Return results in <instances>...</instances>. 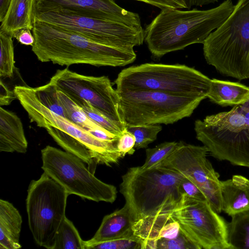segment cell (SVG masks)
Segmentation results:
<instances>
[{"label":"cell","mask_w":249,"mask_h":249,"mask_svg":"<svg viewBox=\"0 0 249 249\" xmlns=\"http://www.w3.org/2000/svg\"><path fill=\"white\" fill-rule=\"evenodd\" d=\"M126 125L173 124L190 117L202 99L148 90H117Z\"/></svg>","instance_id":"ba28073f"},{"label":"cell","mask_w":249,"mask_h":249,"mask_svg":"<svg viewBox=\"0 0 249 249\" xmlns=\"http://www.w3.org/2000/svg\"><path fill=\"white\" fill-rule=\"evenodd\" d=\"M32 51L42 62L61 66L88 64L97 67L124 66L136 58L134 49H124L93 42L57 25L35 18Z\"/></svg>","instance_id":"7a4b0ae2"},{"label":"cell","mask_w":249,"mask_h":249,"mask_svg":"<svg viewBox=\"0 0 249 249\" xmlns=\"http://www.w3.org/2000/svg\"><path fill=\"white\" fill-rule=\"evenodd\" d=\"M159 249H199L180 230L179 235L171 239H160L157 242Z\"/></svg>","instance_id":"4dcf8cb0"},{"label":"cell","mask_w":249,"mask_h":249,"mask_svg":"<svg viewBox=\"0 0 249 249\" xmlns=\"http://www.w3.org/2000/svg\"><path fill=\"white\" fill-rule=\"evenodd\" d=\"M41 153V168L69 195L95 202L112 203L116 200V187L97 178L77 156L50 145L42 149Z\"/></svg>","instance_id":"9c48e42d"},{"label":"cell","mask_w":249,"mask_h":249,"mask_svg":"<svg viewBox=\"0 0 249 249\" xmlns=\"http://www.w3.org/2000/svg\"><path fill=\"white\" fill-rule=\"evenodd\" d=\"M231 216L227 237L231 249H249V209Z\"/></svg>","instance_id":"7402d4cb"},{"label":"cell","mask_w":249,"mask_h":249,"mask_svg":"<svg viewBox=\"0 0 249 249\" xmlns=\"http://www.w3.org/2000/svg\"><path fill=\"white\" fill-rule=\"evenodd\" d=\"M13 37L7 34L0 33V76L10 78L15 70Z\"/></svg>","instance_id":"4316f807"},{"label":"cell","mask_w":249,"mask_h":249,"mask_svg":"<svg viewBox=\"0 0 249 249\" xmlns=\"http://www.w3.org/2000/svg\"><path fill=\"white\" fill-rule=\"evenodd\" d=\"M187 9H190L193 6H202L210 3H214L218 0H183Z\"/></svg>","instance_id":"74e56055"},{"label":"cell","mask_w":249,"mask_h":249,"mask_svg":"<svg viewBox=\"0 0 249 249\" xmlns=\"http://www.w3.org/2000/svg\"><path fill=\"white\" fill-rule=\"evenodd\" d=\"M85 241L80 236L72 222L66 217L55 236L53 249H85Z\"/></svg>","instance_id":"cb8c5ba5"},{"label":"cell","mask_w":249,"mask_h":249,"mask_svg":"<svg viewBox=\"0 0 249 249\" xmlns=\"http://www.w3.org/2000/svg\"><path fill=\"white\" fill-rule=\"evenodd\" d=\"M11 0H0V21L1 22L3 20L9 5L10 4Z\"/></svg>","instance_id":"f35d334b"},{"label":"cell","mask_w":249,"mask_h":249,"mask_svg":"<svg viewBox=\"0 0 249 249\" xmlns=\"http://www.w3.org/2000/svg\"><path fill=\"white\" fill-rule=\"evenodd\" d=\"M28 142L20 119L14 112L0 107V151L25 153Z\"/></svg>","instance_id":"e0dca14e"},{"label":"cell","mask_w":249,"mask_h":249,"mask_svg":"<svg viewBox=\"0 0 249 249\" xmlns=\"http://www.w3.org/2000/svg\"><path fill=\"white\" fill-rule=\"evenodd\" d=\"M37 19L58 26L97 43L124 49H134L144 41L142 26L84 16L62 10L36 12Z\"/></svg>","instance_id":"30bf717a"},{"label":"cell","mask_w":249,"mask_h":249,"mask_svg":"<svg viewBox=\"0 0 249 249\" xmlns=\"http://www.w3.org/2000/svg\"><path fill=\"white\" fill-rule=\"evenodd\" d=\"M16 98H17L15 93L14 91L11 90L3 83L2 80L0 82V105L2 106H6L11 104V103Z\"/></svg>","instance_id":"8d00e7d4"},{"label":"cell","mask_w":249,"mask_h":249,"mask_svg":"<svg viewBox=\"0 0 249 249\" xmlns=\"http://www.w3.org/2000/svg\"><path fill=\"white\" fill-rule=\"evenodd\" d=\"M71 99L81 108L90 120L110 133L121 135L126 128L107 118L87 101L79 98Z\"/></svg>","instance_id":"484cf974"},{"label":"cell","mask_w":249,"mask_h":249,"mask_svg":"<svg viewBox=\"0 0 249 249\" xmlns=\"http://www.w3.org/2000/svg\"><path fill=\"white\" fill-rule=\"evenodd\" d=\"M211 81L199 71L185 65L147 63L123 69L114 83L118 91H156L204 100Z\"/></svg>","instance_id":"5b68a950"},{"label":"cell","mask_w":249,"mask_h":249,"mask_svg":"<svg viewBox=\"0 0 249 249\" xmlns=\"http://www.w3.org/2000/svg\"><path fill=\"white\" fill-rule=\"evenodd\" d=\"M222 210L231 216L249 209V179L240 175L220 181Z\"/></svg>","instance_id":"ac0fdd59"},{"label":"cell","mask_w":249,"mask_h":249,"mask_svg":"<svg viewBox=\"0 0 249 249\" xmlns=\"http://www.w3.org/2000/svg\"><path fill=\"white\" fill-rule=\"evenodd\" d=\"M31 31L28 28L19 29L14 33L13 37L21 44L32 46L35 42V38Z\"/></svg>","instance_id":"d590c367"},{"label":"cell","mask_w":249,"mask_h":249,"mask_svg":"<svg viewBox=\"0 0 249 249\" xmlns=\"http://www.w3.org/2000/svg\"><path fill=\"white\" fill-rule=\"evenodd\" d=\"M62 10L96 18L142 26L138 13L127 11L112 0H36V12Z\"/></svg>","instance_id":"9a60e30c"},{"label":"cell","mask_w":249,"mask_h":249,"mask_svg":"<svg viewBox=\"0 0 249 249\" xmlns=\"http://www.w3.org/2000/svg\"><path fill=\"white\" fill-rule=\"evenodd\" d=\"M209 151L198 146L179 142L174 151L157 167H166L193 181L202 191L211 207L222 211L219 174L207 158Z\"/></svg>","instance_id":"5bb4252c"},{"label":"cell","mask_w":249,"mask_h":249,"mask_svg":"<svg viewBox=\"0 0 249 249\" xmlns=\"http://www.w3.org/2000/svg\"><path fill=\"white\" fill-rule=\"evenodd\" d=\"M69 195L44 172L32 180L27 190L26 211L30 231L36 243L53 249L57 232L66 216Z\"/></svg>","instance_id":"52a82bcc"},{"label":"cell","mask_w":249,"mask_h":249,"mask_svg":"<svg viewBox=\"0 0 249 249\" xmlns=\"http://www.w3.org/2000/svg\"><path fill=\"white\" fill-rule=\"evenodd\" d=\"M135 220L128 206L106 215L95 233L89 240L85 241V248L93 244L107 241L133 234Z\"/></svg>","instance_id":"2e32d148"},{"label":"cell","mask_w":249,"mask_h":249,"mask_svg":"<svg viewBox=\"0 0 249 249\" xmlns=\"http://www.w3.org/2000/svg\"><path fill=\"white\" fill-rule=\"evenodd\" d=\"M234 7L231 0H225L219 6L206 10H162L145 26L144 41L156 58L192 44H203L212 31L225 22Z\"/></svg>","instance_id":"6da1fadb"},{"label":"cell","mask_w":249,"mask_h":249,"mask_svg":"<svg viewBox=\"0 0 249 249\" xmlns=\"http://www.w3.org/2000/svg\"><path fill=\"white\" fill-rule=\"evenodd\" d=\"M207 98L223 107L242 105L249 99V87L238 82L212 79Z\"/></svg>","instance_id":"44dd1931"},{"label":"cell","mask_w":249,"mask_h":249,"mask_svg":"<svg viewBox=\"0 0 249 249\" xmlns=\"http://www.w3.org/2000/svg\"><path fill=\"white\" fill-rule=\"evenodd\" d=\"M57 90L58 98L65 110L67 119L89 131L94 136L106 130L90 120L70 97L63 92Z\"/></svg>","instance_id":"603a6c76"},{"label":"cell","mask_w":249,"mask_h":249,"mask_svg":"<svg viewBox=\"0 0 249 249\" xmlns=\"http://www.w3.org/2000/svg\"><path fill=\"white\" fill-rule=\"evenodd\" d=\"M13 90L31 122L44 128L52 126L71 135L88 149L97 164L110 166L124 157L117 148L118 141L100 140L68 119L51 111L38 101L31 87L18 85Z\"/></svg>","instance_id":"8fae6325"},{"label":"cell","mask_w":249,"mask_h":249,"mask_svg":"<svg viewBox=\"0 0 249 249\" xmlns=\"http://www.w3.org/2000/svg\"><path fill=\"white\" fill-rule=\"evenodd\" d=\"M196 139L212 156L249 167V125L239 105L195 122Z\"/></svg>","instance_id":"8992f818"},{"label":"cell","mask_w":249,"mask_h":249,"mask_svg":"<svg viewBox=\"0 0 249 249\" xmlns=\"http://www.w3.org/2000/svg\"><path fill=\"white\" fill-rule=\"evenodd\" d=\"M115 1V0H112ZM145 2L162 10L187 8L183 0H134Z\"/></svg>","instance_id":"836d02e7"},{"label":"cell","mask_w":249,"mask_h":249,"mask_svg":"<svg viewBox=\"0 0 249 249\" xmlns=\"http://www.w3.org/2000/svg\"><path fill=\"white\" fill-rule=\"evenodd\" d=\"M170 215L199 249H231L227 238L228 223L207 201L182 195Z\"/></svg>","instance_id":"7c38bea8"},{"label":"cell","mask_w":249,"mask_h":249,"mask_svg":"<svg viewBox=\"0 0 249 249\" xmlns=\"http://www.w3.org/2000/svg\"><path fill=\"white\" fill-rule=\"evenodd\" d=\"M22 217L14 205L0 200V249H18L21 247L20 234Z\"/></svg>","instance_id":"ffe728a7"},{"label":"cell","mask_w":249,"mask_h":249,"mask_svg":"<svg viewBox=\"0 0 249 249\" xmlns=\"http://www.w3.org/2000/svg\"><path fill=\"white\" fill-rule=\"evenodd\" d=\"M50 82L70 98L87 101L107 118L126 127L118 92L108 76L85 75L65 68L57 70Z\"/></svg>","instance_id":"4fadbf2b"},{"label":"cell","mask_w":249,"mask_h":249,"mask_svg":"<svg viewBox=\"0 0 249 249\" xmlns=\"http://www.w3.org/2000/svg\"><path fill=\"white\" fill-rule=\"evenodd\" d=\"M160 124H142L126 125V129L135 138V148H145L150 143L155 141L162 130Z\"/></svg>","instance_id":"83f0119b"},{"label":"cell","mask_w":249,"mask_h":249,"mask_svg":"<svg viewBox=\"0 0 249 249\" xmlns=\"http://www.w3.org/2000/svg\"><path fill=\"white\" fill-rule=\"evenodd\" d=\"M183 177L164 167L129 168L122 176L120 192L135 222L152 215L170 213L181 197L179 185Z\"/></svg>","instance_id":"3957f363"},{"label":"cell","mask_w":249,"mask_h":249,"mask_svg":"<svg viewBox=\"0 0 249 249\" xmlns=\"http://www.w3.org/2000/svg\"><path fill=\"white\" fill-rule=\"evenodd\" d=\"M31 90L38 101L47 108L63 117L67 118L65 110L58 98L55 86L50 81L46 84Z\"/></svg>","instance_id":"d4e9b609"},{"label":"cell","mask_w":249,"mask_h":249,"mask_svg":"<svg viewBox=\"0 0 249 249\" xmlns=\"http://www.w3.org/2000/svg\"><path fill=\"white\" fill-rule=\"evenodd\" d=\"M36 0H11L1 22L0 33L11 36L18 30L34 28Z\"/></svg>","instance_id":"d6986e66"},{"label":"cell","mask_w":249,"mask_h":249,"mask_svg":"<svg viewBox=\"0 0 249 249\" xmlns=\"http://www.w3.org/2000/svg\"><path fill=\"white\" fill-rule=\"evenodd\" d=\"M203 45L206 62L219 73L239 80L249 79V0H238Z\"/></svg>","instance_id":"277c9868"},{"label":"cell","mask_w":249,"mask_h":249,"mask_svg":"<svg viewBox=\"0 0 249 249\" xmlns=\"http://www.w3.org/2000/svg\"><path fill=\"white\" fill-rule=\"evenodd\" d=\"M142 240L134 234L92 244L86 249H142Z\"/></svg>","instance_id":"f546056e"},{"label":"cell","mask_w":249,"mask_h":249,"mask_svg":"<svg viewBox=\"0 0 249 249\" xmlns=\"http://www.w3.org/2000/svg\"><path fill=\"white\" fill-rule=\"evenodd\" d=\"M239 107L242 113L249 112V99L245 103L239 105Z\"/></svg>","instance_id":"ab89813d"},{"label":"cell","mask_w":249,"mask_h":249,"mask_svg":"<svg viewBox=\"0 0 249 249\" xmlns=\"http://www.w3.org/2000/svg\"><path fill=\"white\" fill-rule=\"evenodd\" d=\"M135 138L125 128L120 135L117 142V148L124 156L132 155L135 152Z\"/></svg>","instance_id":"d6a6232c"},{"label":"cell","mask_w":249,"mask_h":249,"mask_svg":"<svg viewBox=\"0 0 249 249\" xmlns=\"http://www.w3.org/2000/svg\"><path fill=\"white\" fill-rule=\"evenodd\" d=\"M180 228L178 222L171 218L161 229L159 239H171L177 237L179 234Z\"/></svg>","instance_id":"e575fe53"},{"label":"cell","mask_w":249,"mask_h":249,"mask_svg":"<svg viewBox=\"0 0 249 249\" xmlns=\"http://www.w3.org/2000/svg\"><path fill=\"white\" fill-rule=\"evenodd\" d=\"M178 145L179 142H166L154 148H147L146 159L142 167L150 169L158 166L174 151Z\"/></svg>","instance_id":"f1b7e54d"},{"label":"cell","mask_w":249,"mask_h":249,"mask_svg":"<svg viewBox=\"0 0 249 249\" xmlns=\"http://www.w3.org/2000/svg\"><path fill=\"white\" fill-rule=\"evenodd\" d=\"M179 190L181 195H185L196 199L207 201L200 188L191 179L184 176L180 181Z\"/></svg>","instance_id":"1f68e13d"}]
</instances>
